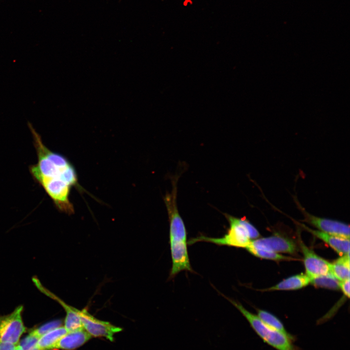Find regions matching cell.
Listing matches in <instances>:
<instances>
[{"instance_id":"obj_1","label":"cell","mask_w":350,"mask_h":350,"mask_svg":"<svg viewBox=\"0 0 350 350\" xmlns=\"http://www.w3.org/2000/svg\"><path fill=\"white\" fill-rule=\"evenodd\" d=\"M28 126L37 157V163L29 167L33 178L42 187L59 210L73 213L74 207L69 195L72 187L79 186L73 166L65 157L47 147L32 125L28 123Z\"/></svg>"},{"instance_id":"obj_2","label":"cell","mask_w":350,"mask_h":350,"mask_svg":"<svg viewBox=\"0 0 350 350\" xmlns=\"http://www.w3.org/2000/svg\"><path fill=\"white\" fill-rule=\"evenodd\" d=\"M177 180L176 177L173 179L172 192H167L163 198L170 224L169 238L172 261L169 276L171 279L181 271H192L187 249V230L176 203Z\"/></svg>"},{"instance_id":"obj_3","label":"cell","mask_w":350,"mask_h":350,"mask_svg":"<svg viewBox=\"0 0 350 350\" xmlns=\"http://www.w3.org/2000/svg\"><path fill=\"white\" fill-rule=\"evenodd\" d=\"M224 215L229 227L224 236L213 238L201 235L192 238L188 241V244L192 245L197 242L203 241L218 245L246 248L251 239H255L260 236L258 230L245 218H237L227 213H224Z\"/></svg>"},{"instance_id":"obj_4","label":"cell","mask_w":350,"mask_h":350,"mask_svg":"<svg viewBox=\"0 0 350 350\" xmlns=\"http://www.w3.org/2000/svg\"><path fill=\"white\" fill-rule=\"evenodd\" d=\"M249 323L255 332L269 346L277 350H296L293 336L275 330L264 324L257 315L248 311L239 302L227 297Z\"/></svg>"},{"instance_id":"obj_5","label":"cell","mask_w":350,"mask_h":350,"mask_svg":"<svg viewBox=\"0 0 350 350\" xmlns=\"http://www.w3.org/2000/svg\"><path fill=\"white\" fill-rule=\"evenodd\" d=\"M23 309V306L20 305L11 313L0 315V342L18 344L26 331L22 316Z\"/></svg>"},{"instance_id":"obj_6","label":"cell","mask_w":350,"mask_h":350,"mask_svg":"<svg viewBox=\"0 0 350 350\" xmlns=\"http://www.w3.org/2000/svg\"><path fill=\"white\" fill-rule=\"evenodd\" d=\"M78 312L83 329L91 337H103L113 341L114 334L122 330V328L108 322L97 319L90 315L86 309L78 310Z\"/></svg>"},{"instance_id":"obj_7","label":"cell","mask_w":350,"mask_h":350,"mask_svg":"<svg viewBox=\"0 0 350 350\" xmlns=\"http://www.w3.org/2000/svg\"><path fill=\"white\" fill-rule=\"evenodd\" d=\"M299 246L303 255L306 274L310 279L331 273V263L317 255L301 241Z\"/></svg>"},{"instance_id":"obj_8","label":"cell","mask_w":350,"mask_h":350,"mask_svg":"<svg viewBox=\"0 0 350 350\" xmlns=\"http://www.w3.org/2000/svg\"><path fill=\"white\" fill-rule=\"evenodd\" d=\"M305 220L323 232L350 239V227L343 222L309 214L303 209Z\"/></svg>"},{"instance_id":"obj_9","label":"cell","mask_w":350,"mask_h":350,"mask_svg":"<svg viewBox=\"0 0 350 350\" xmlns=\"http://www.w3.org/2000/svg\"><path fill=\"white\" fill-rule=\"evenodd\" d=\"M249 245L262 249L276 253H294L296 245L290 239L279 235H274L251 241Z\"/></svg>"},{"instance_id":"obj_10","label":"cell","mask_w":350,"mask_h":350,"mask_svg":"<svg viewBox=\"0 0 350 350\" xmlns=\"http://www.w3.org/2000/svg\"><path fill=\"white\" fill-rule=\"evenodd\" d=\"M91 338L84 329L69 332L57 341L52 350H73L84 345Z\"/></svg>"},{"instance_id":"obj_11","label":"cell","mask_w":350,"mask_h":350,"mask_svg":"<svg viewBox=\"0 0 350 350\" xmlns=\"http://www.w3.org/2000/svg\"><path fill=\"white\" fill-rule=\"evenodd\" d=\"M301 226L315 236L321 239L340 255L350 254V239L314 230L303 224Z\"/></svg>"},{"instance_id":"obj_12","label":"cell","mask_w":350,"mask_h":350,"mask_svg":"<svg viewBox=\"0 0 350 350\" xmlns=\"http://www.w3.org/2000/svg\"><path fill=\"white\" fill-rule=\"evenodd\" d=\"M310 278L306 274L301 273L290 277L277 284L262 291L297 290L308 285L310 283Z\"/></svg>"},{"instance_id":"obj_13","label":"cell","mask_w":350,"mask_h":350,"mask_svg":"<svg viewBox=\"0 0 350 350\" xmlns=\"http://www.w3.org/2000/svg\"><path fill=\"white\" fill-rule=\"evenodd\" d=\"M68 332L64 326L57 327L41 336L36 346L43 350H52L54 345Z\"/></svg>"},{"instance_id":"obj_14","label":"cell","mask_w":350,"mask_h":350,"mask_svg":"<svg viewBox=\"0 0 350 350\" xmlns=\"http://www.w3.org/2000/svg\"><path fill=\"white\" fill-rule=\"evenodd\" d=\"M331 273L339 281L350 279V254L343 255L331 263Z\"/></svg>"},{"instance_id":"obj_15","label":"cell","mask_w":350,"mask_h":350,"mask_svg":"<svg viewBox=\"0 0 350 350\" xmlns=\"http://www.w3.org/2000/svg\"><path fill=\"white\" fill-rule=\"evenodd\" d=\"M258 317L270 328L283 333H288L282 322L275 315L263 310H258Z\"/></svg>"},{"instance_id":"obj_16","label":"cell","mask_w":350,"mask_h":350,"mask_svg":"<svg viewBox=\"0 0 350 350\" xmlns=\"http://www.w3.org/2000/svg\"><path fill=\"white\" fill-rule=\"evenodd\" d=\"M310 280V283L316 287L333 290L339 289V281L331 273Z\"/></svg>"},{"instance_id":"obj_17","label":"cell","mask_w":350,"mask_h":350,"mask_svg":"<svg viewBox=\"0 0 350 350\" xmlns=\"http://www.w3.org/2000/svg\"><path fill=\"white\" fill-rule=\"evenodd\" d=\"M245 248L253 255L262 259L277 261L291 259L278 253L255 247L249 244Z\"/></svg>"},{"instance_id":"obj_18","label":"cell","mask_w":350,"mask_h":350,"mask_svg":"<svg viewBox=\"0 0 350 350\" xmlns=\"http://www.w3.org/2000/svg\"><path fill=\"white\" fill-rule=\"evenodd\" d=\"M62 325V321L61 320L57 319L52 320L32 329L30 331L29 334L39 338L45 333L57 327L61 326Z\"/></svg>"},{"instance_id":"obj_19","label":"cell","mask_w":350,"mask_h":350,"mask_svg":"<svg viewBox=\"0 0 350 350\" xmlns=\"http://www.w3.org/2000/svg\"><path fill=\"white\" fill-rule=\"evenodd\" d=\"M38 339L39 338L29 333L18 345L23 350H29L36 346Z\"/></svg>"},{"instance_id":"obj_20","label":"cell","mask_w":350,"mask_h":350,"mask_svg":"<svg viewBox=\"0 0 350 350\" xmlns=\"http://www.w3.org/2000/svg\"><path fill=\"white\" fill-rule=\"evenodd\" d=\"M339 286L344 294L348 298L350 297V279L339 281Z\"/></svg>"},{"instance_id":"obj_21","label":"cell","mask_w":350,"mask_h":350,"mask_svg":"<svg viewBox=\"0 0 350 350\" xmlns=\"http://www.w3.org/2000/svg\"><path fill=\"white\" fill-rule=\"evenodd\" d=\"M18 345L9 343L0 342V350H17Z\"/></svg>"},{"instance_id":"obj_22","label":"cell","mask_w":350,"mask_h":350,"mask_svg":"<svg viewBox=\"0 0 350 350\" xmlns=\"http://www.w3.org/2000/svg\"><path fill=\"white\" fill-rule=\"evenodd\" d=\"M29 350H43L40 349V348L37 347L36 346H35L34 348H33Z\"/></svg>"},{"instance_id":"obj_23","label":"cell","mask_w":350,"mask_h":350,"mask_svg":"<svg viewBox=\"0 0 350 350\" xmlns=\"http://www.w3.org/2000/svg\"><path fill=\"white\" fill-rule=\"evenodd\" d=\"M17 350H23L18 345Z\"/></svg>"}]
</instances>
